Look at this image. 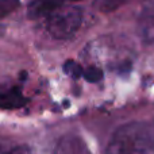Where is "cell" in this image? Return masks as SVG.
Here are the masks:
<instances>
[{
  "mask_svg": "<svg viewBox=\"0 0 154 154\" xmlns=\"http://www.w3.org/2000/svg\"><path fill=\"white\" fill-rule=\"evenodd\" d=\"M106 154H154V122L135 120L115 130Z\"/></svg>",
  "mask_w": 154,
  "mask_h": 154,
  "instance_id": "6da1fadb",
  "label": "cell"
},
{
  "mask_svg": "<svg viewBox=\"0 0 154 154\" xmlns=\"http://www.w3.org/2000/svg\"><path fill=\"white\" fill-rule=\"evenodd\" d=\"M82 20V12L79 7L57 8L48 16L46 27L56 39H68L76 34Z\"/></svg>",
  "mask_w": 154,
  "mask_h": 154,
  "instance_id": "7a4b0ae2",
  "label": "cell"
},
{
  "mask_svg": "<svg viewBox=\"0 0 154 154\" xmlns=\"http://www.w3.org/2000/svg\"><path fill=\"white\" fill-rule=\"evenodd\" d=\"M65 0H32L29 5L27 15L29 18L38 19L41 16L50 15L51 12L60 8Z\"/></svg>",
  "mask_w": 154,
  "mask_h": 154,
  "instance_id": "3957f363",
  "label": "cell"
},
{
  "mask_svg": "<svg viewBox=\"0 0 154 154\" xmlns=\"http://www.w3.org/2000/svg\"><path fill=\"white\" fill-rule=\"evenodd\" d=\"M26 103L27 99L22 95L18 88L0 91V108L2 109H18Z\"/></svg>",
  "mask_w": 154,
  "mask_h": 154,
  "instance_id": "277c9868",
  "label": "cell"
},
{
  "mask_svg": "<svg viewBox=\"0 0 154 154\" xmlns=\"http://www.w3.org/2000/svg\"><path fill=\"white\" fill-rule=\"evenodd\" d=\"M138 32L143 42L147 43L154 42V12H149L146 16H143L141 19Z\"/></svg>",
  "mask_w": 154,
  "mask_h": 154,
  "instance_id": "5b68a950",
  "label": "cell"
},
{
  "mask_svg": "<svg viewBox=\"0 0 154 154\" xmlns=\"http://www.w3.org/2000/svg\"><path fill=\"white\" fill-rule=\"evenodd\" d=\"M57 154H85V149L76 138H68L60 143Z\"/></svg>",
  "mask_w": 154,
  "mask_h": 154,
  "instance_id": "8992f818",
  "label": "cell"
},
{
  "mask_svg": "<svg viewBox=\"0 0 154 154\" xmlns=\"http://www.w3.org/2000/svg\"><path fill=\"white\" fill-rule=\"evenodd\" d=\"M127 2L128 0H93V7L100 12H112Z\"/></svg>",
  "mask_w": 154,
  "mask_h": 154,
  "instance_id": "52a82bcc",
  "label": "cell"
},
{
  "mask_svg": "<svg viewBox=\"0 0 154 154\" xmlns=\"http://www.w3.org/2000/svg\"><path fill=\"white\" fill-rule=\"evenodd\" d=\"M64 70L68 76H70L72 79H80L84 75V69L81 68V65L77 64L73 60H68L64 64Z\"/></svg>",
  "mask_w": 154,
  "mask_h": 154,
  "instance_id": "ba28073f",
  "label": "cell"
},
{
  "mask_svg": "<svg viewBox=\"0 0 154 154\" xmlns=\"http://www.w3.org/2000/svg\"><path fill=\"white\" fill-rule=\"evenodd\" d=\"M19 4H20L19 0H0V19L14 12L19 7Z\"/></svg>",
  "mask_w": 154,
  "mask_h": 154,
  "instance_id": "9c48e42d",
  "label": "cell"
},
{
  "mask_svg": "<svg viewBox=\"0 0 154 154\" xmlns=\"http://www.w3.org/2000/svg\"><path fill=\"white\" fill-rule=\"evenodd\" d=\"M82 76L88 82H99L103 79V72H101V69H99L96 66H89L88 69L84 70Z\"/></svg>",
  "mask_w": 154,
  "mask_h": 154,
  "instance_id": "30bf717a",
  "label": "cell"
},
{
  "mask_svg": "<svg viewBox=\"0 0 154 154\" xmlns=\"http://www.w3.org/2000/svg\"><path fill=\"white\" fill-rule=\"evenodd\" d=\"M5 154H32L30 152L29 147L26 146H19V147H15V149L10 150V152H7Z\"/></svg>",
  "mask_w": 154,
  "mask_h": 154,
  "instance_id": "8fae6325",
  "label": "cell"
},
{
  "mask_svg": "<svg viewBox=\"0 0 154 154\" xmlns=\"http://www.w3.org/2000/svg\"><path fill=\"white\" fill-rule=\"evenodd\" d=\"M145 5L149 10V12H154V0H145Z\"/></svg>",
  "mask_w": 154,
  "mask_h": 154,
  "instance_id": "7c38bea8",
  "label": "cell"
}]
</instances>
